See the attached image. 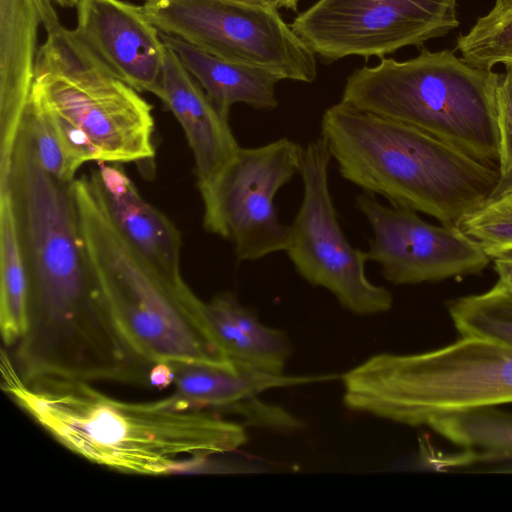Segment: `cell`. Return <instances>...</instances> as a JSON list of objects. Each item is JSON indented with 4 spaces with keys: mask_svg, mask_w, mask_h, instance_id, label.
<instances>
[{
    "mask_svg": "<svg viewBox=\"0 0 512 512\" xmlns=\"http://www.w3.org/2000/svg\"><path fill=\"white\" fill-rule=\"evenodd\" d=\"M39 164L21 126L7 179L28 278L24 333L14 364L25 378L56 376L138 386L150 364L95 287L71 190Z\"/></svg>",
    "mask_w": 512,
    "mask_h": 512,
    "instance_id": "obj_1",
    "label": "cell"
},
{
    "mask_svg": "<svg viewBox=\"0 0 512 512\" xmlns=\"http://www.w3.org/2000/svg\"><path fill=\"white\" fill-rule=\"evenodd\" d=\"M1 388L65 448L121 473L208 472L210 456L248 441L244 425L213 411L176 409L165 398L122 401L78 379L22 377L5 350Z\"/></svg>",
    "mask_w": 512,
    "mask_h": 512,
    "instance_id": "obj_2",
    "label": "cell"
},
{
    "mask_svg": "<svg viewBox=\"0 0 512 512\" xmlns=\"http://www.w3.org/2000/svg\"><path fill=\"white\" fill-rule=\"evenodd\" d=\"M320 128L343 179L445 225L458 226L503 187L499 168L417 128L341 101L324 111Z\"/></svg>",
    "mask_w": 512,
    "mask_h": 512,
    "instance_id": "obj_3",
    "label": "cell"
},
{
    "mask_svg": "<svg viewBox=\"0 0 512 512\" xmlns=\"http://www.w3.org/2000/svg\"><path fill=\"white\" fill-rule=\"evenodd\" d=\"M83 253L94 285L131 343L152 364L233 365L217 344L205 302L161 275L123 237L93 173L71 184Z\"/></svg>",
    "mask_w": 512,
    "mask_h": 512,
    "instance_id": "obj_4",
    "label": "cell"
},
{
    "mask_svg": "<svg viewBox=\"0 0 512 512\" xmlns=\"http://www.w3.org/2000/svg\"><path fill=\"white\" fill-rule=\"evenodd\" d=\"M500 79L452 50L423 48L406 61L382 57L376 66L354 70L340 101L417 128L499 168Z\"/></svg>",
    "mask_w": 512,
    "mask_h": 512,
    "instance_id": "obj_5",
    "label": "cell"
},
{
    "mask_svg": "<svg viewBox=\"0 0 512 512\" xmlns=\"http://www.w3.org/2000/svg\"><path fill=\"white\" fill-rule=\"evenodd\" d=\"M353 411L409 426L512 403V346L462 336L415 354H376L341 377Z\"/></svg>",
    "mask_w": 512,
    "mask_h": 512,
    "instance_id": "obj_6",
    "label": "cell"
},
{
    "mask_svg": "<svg viewBox=\"0 0 512 512\" xmlns=\"http://www.w3.org/2000/svg\"><path fill=\"white\" fill-rule=\"evenodd\" d=\"M29 100L51 119L79 167L155 156L153 107L62 25L47 33L37 51Z\"/></svg>",
    "mask_w": 512,
    "mask_h": 512,
    "instance_id": "obj_7",
    "label": "cell"
},
{
    "mask_svg": "<svg viewBox=\"0 0 512 512\" xmlns=\"http://www.w3.org/2000/svg\"><path fill=\"white\" fill-rule=\"evenodd\" d=\"M149 21L161 32L221 59L265 70L281 80L312 83L316 55L278 9L230 0H146Z\"/></svg>",
    "mask_w": 512,
    "mask_h": 512,
    "instance_id": "obj_8",
    "label": "cell"
},
{
    "mask_svg": "<svg viewBox=\"0 0 512 512\" xmlns=\"http://www.w3.org/2000/svg\"><path fill=\"white\" fill-rule=\"evenodd\" d=\"M303 146L283 137L239 147L208 182L199 185L203 226L228 240L237 261H257L286 251L290 225L278 218L274 199L301 168Z\"/></svg>",
    "mask_w": 512,
    "mask_h": 512,
    "instance_id": "obj_9",
    "label": "cell"
},
{
    "mask_svg": "<svg viewBox=\"0 0 512 512\" xmlns=\"http://www.w3.org/2000/svg\"><path fill=\"white\" fill-rule=\"evenodd\" d=\"M331 160L321 136L303 146V198L285 252L306 282L329 291L346 310L362 316L385 313L393 306L392 294L369 280L365 251L349 242L339 223L329 188Z\"/></svg>",
    "mask_w": 512,
    "mask_h": 512,
    "instance_id": "obj_10",
    "label": "cell"
},
{
    "mask_svg": "<svg viewBox=\"0 0 512 512\" xmlns=\"http://www.w3.org/2000/svg\"><path fill=\"white\" fill-rule=\"evenodd\" d=\"M457 0H317L290 24L306 46L333 62L383 57L457 28Z\"/></svg>",
    "mask_w": 512,
    "mask_h": 512,
    "instance_id": "obj_11",
    "label": "cell"
},
{
    "mask_svg": "<svg viewBox=\"0 0 512 512\" xmlns=\"http://www.w3.org/2000/svg\"><path fill=\"white\" fill-rule=\"evenodd\" d=\"M355 207L369 223L373 238L365 251L393 285H413L476 274L490 257L456 225L437 226L416 211L384 205L374 194L362 192Z\"/></svg>",
    "mask_w": 512,
    "mask_h": 512,
    "instance_id": "obj_12",
    "label": "cell"
},
{
    "mask_svg": "<svg viewBox=\"0 0 512 512\" xmlns=\"http://www.w3.org/2000/svg\"><path fill=\"white\" fill-rule=\"evenodd\" d=\"M76 7L74 39L116 78L155 95L166 45L142 6L123 0H79Z\"/></svg>",
    "mask_w": 512,
    "mask_h": 512,
    "instance_id": "obj_13",
    "label": "cell"
},
{
    "mask_svg": "<svg viewBox=\"0 0 512 512\" xmlns=\"http://www.w3.org/2000/svg\"><path fill=\"white\" fill-rule=\"evenodd\" d=\"M172 393L165 397L174 408L234 411L258 423L268 405L257 402L259 394L274 388L332 381L335 374H274L241 365H178Z\"/></svg>",
    "mask_w": 512,
    "mask_h": 512,
    "instance_id": "obj_14",
    "label": "cell"
},
{
    "mask_svg": "<svg viewBox=\"0 0 512 512\" xmlns=\"http://www.w3.org/2000/svg\"><path fill=\"white\" fill-rule=\"evenodd\" d=\"M155 95L173 113L184 131L195 161L197 186L208 182L240 147L229 117L216 108L177 53L168 46Z\"/></svg>",
    "mask_w": 512,
    "mask_h": 512,
    "instance_id": "obj_15",
    "label": "cell"
},
{
    "mask_svg": "<svg viewBox=\"0 0 512 512\" xmlns=\"http://www.w3.org/2000/svg\"><path fill=\"white\" fill-rule=\"evenodd\" d=\"M40 24L34 0H0V177L9 173L30 99Z\"/></svg>",
    "mask_w": 512,
    "mask_h": 512,
    "instance_id": "obj_16",
    "label": "cell"
},
{
    "mask_svg": "<svg viewBox=\"0 0 512 512\" xmlns=\"http://www.w3.org/2000/svg\"><path fill=\"white\" fill-rule=\"evenodd\" d=\"M97 164L93 174L117 229L161 275L184 283L180 271L182 241L176 226L140 194L120 164Z\"/></svg>",
    "mask_w": 512,
    "mask_h": 512,
    "instance_id": "obj_17",
    "label": "cell"
},
{
    "mask_svg": "<svg viewBox=\"0 0 512 512\" xmlns=\"http://www.w3.org/2000/svg\"><path fill=\"white\" fill-rule=\"evenodd\" d=\"M205 311L217 344L232 363L283 374L292 348L282 330L264 325L229 291L205 302Z\"/></svg>",
    "mask_w": 512,
    "mask_h": 512,
    "instance_id": "obj_18",
    "label": "cell"
},
{
    "mask_svg": "<svg viewBox=\"0 0 512 512\" xmlns=\"http://www.w3.org/2000/svg\"><path fill=\"white\" fill-rule=\"evenodd\" d=\"M160 36L224 116L229 117L231 107L237 103L257 110L278 106L276 84L280 80L275 75L221 59L177 37L161 32Z\"/></svg>",
    "mask_w": 512,
    "mask_h": 512,
    "instance_id": "obj_19",
    "label": "cell"
},
{
    "mask_svg": "<svg viewBox=\"0 0 512 512\" xmlns=\"http://www.w3.org/2000/svg\"><path fill=\"white\" fill-rule=\"evenodd\" d=\"M28 278L10 190H0V331L15 346L26 325Z\"/></svg>",
    "mask_w": 512,
    "mask_h": 512,
    "instance_id": "obj_20",
    "label": "cell"
},
{
    "mask_svg": "<svg viewBox=\"0 0 512 512\" xmlns=\"http://www.w3.org/2000/svg\"><path fill=\"white\" fill-rule=\"evenodd\" d=\"M429 427L476 456L512 458V414L495 407L440 418Z\"/></svg>",
    "mask_w": 512,
    "mask_h": 512,
    "instance_id": "obj_21",
    "label": "cell"
},
{
    "mask_svg": "<svg viewBox=\"0 0 512 512\" xmlns=\"http://www.w3.org/2000/svg\"><path fill=\"white\" fill-rule=\"evenodd\" d=\"M449 314L462 336L484 337L512 346V291L496 284L485 293L451 302Z\"/></svg>",
    "mask_w": 512,
    "mask_h": 512,
    "instance_id": "obj_22",
    "label": "cell"
},
{
    "mask_svg": "<svg viewBox=\"0 0 512 512\" xmlns=\"http://www.w3.org/2000/svg\"><path fill=\"white\" fill-rule=\"evenodd\" d=\"M456 49L465 61L479 68L492 69L495 64L512 61V9L493 7L467 34L458 37Z\"/></svg>",
    "mask_w": 512,
    "mask_h": 512,
    "instance_id": "obj_23",
    "label": "cell"
},
{
    "mask_svg": "<svg viewBox=\"0 0 512 512\" xmlns=\"http://www.w3.org/2000/svg\"><path fill=\"white\" fill-rule=\"evenodd\" d=\"M458 226L490 258L512 252V186L468 214Z\"/></svg>",
    "mask_w": 512,
    "mask_h": 512,
    "instance_id": "obj_24",
    "label": "cell"
},
{
    "mask_svg": "<svg viewBox=\"0 0 512 512\" xmlns=\"http://www.w3.org/2000/svg\"><path fill=\"white\" fill-rule=\"evenodd\" d=\"M22 125L41 167L55 179L72 183L80 168L48 115L30 100Z\"/></svg>",
    "mask_w": 512,
    "mask_h": 512,
    "instance_id": "obj_25",
    "label": "cell"
},
{
    "mask_svg": "<svg viewBox=\"0 0 512 512\" xmlns=\"http://www.w3.org/2000/svg\"><path fill=\"white\" fill-rule=\"evenodd\" d=\"M505 74L498 86L499 170L503 184L512 181V61L503 63Z\"/></svg>",
    "mask_w": 512,
    "mask_h": 512,
    "instance_id": "obj_26",
    "label": "cell"
},
{
    "mask_svg": "<svg viewBox=\"0 0 512 512\" xmlns=\"http://www.w3.org/2000/svg\"><path fill=\"white\" fill-rule=\"evenodd\" d=\"M495 270L499 276L497 285L512 291V252L495 257Z\"/></svg>",
    "mask_w": 512,
    "mask_h": 512,
    "instance_id": "obj_27",
    "label": "cell"
},
{
    "mask_svg": "<svg viewBox=\"0 0 512 512\" xmlns=\"http://www.w3.org/2000/svg\"><path fill=\"white\" fill-rule=\"evenodd\" d=\"M38 8L41 24L46 32H51L61 26L57 13L52 5V0H34Z\"/></svg>",
    "mask_w": 512,
    "mask_h": 512,
    "instance_id": "obj_28",
    "label": "cell"
},
{
    "mask_svg": "<svg viewBox=\"0 0 512 512\" xmlns=\"http://www.w3.org/2000/svg\"><path fill=\"white\" fill-rule=\"evenodd\" d=\"M174 371L167 364H155L150 373V385L158 389H164L173 384Z\"/></svg>",
    "mask_w": 512,
    "mask_h": 512,
    "instance_id": "obj_29",
    "label": "cell"
},
{
    "mask_svg": "<svg viewBox=\"0 0 512 512\" xmlns=\"http://www.w3.org/2000/svg\"><path fill=\"white\" fill-rule=\"evenodd\" d=\"M234 2H240L245 4L264 6V7H274L276 9H280L279 0H230Z\"/></svg>",
    "mask_w": 512,
    "mask_h": 512,
    "instance_id": "obj_30",
    "label": "cell"
},
{
    "mask_svg": "<svg viewBox=\"0 0 512 512\" xmlns=\"http://www.w3.org/2000/svg\"><path fill=\"white\" fill-rule=\"evenodd\" d=\"M301 0H279L280 8L297 11L298 4Z\"/></svg>",
    "mask_w": 512,
    "mask_h": 512,
    "instance_id": "obj_31",
    "label": "cell"
},
{
    "mask_svg": "<svg viewBox=\"0 0 512 512\" xmlns=\"http://www.w3.org/2000/svg\"><path fill=\"white\" fill-rule=\"evenodd\" d=\"M494 8L510 10L512 9V0H495Z\"/></svg>",
    "mask_w": 512,
    "mask_h": 512,
    "instance_id": "obj_32",
    "label": "cell"
},
{
    "mask_svg": "<svg viewBox=\"0 0 512 512\" xmlns=\"http://www.w3.org/2000/svg\"><path fill=\"white\" fill-rule=\"evenodd\" d=\"M61 7L71 8L77 6L79 0H52Z\"/></svg>",
    "mask_w": 512,
    "mask_h": 512,
    "instance_id": "obj_33",
    "label": "cell"
}]
</instances>
